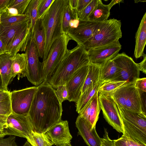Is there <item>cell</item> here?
<instances>
[{
	"instance_id": "9c48e42d",
	"label": "cell",
	"mask_w": 146,
	"mask_h": 146,
	"mask_svg": "<svg viewBox=\"0 0 146 146\" xmlns=\"http://www.w3.org/2000/svg\"><path fill=\"white\" fill-rule=\"evenodd\" d=\"M34 131L28 115L12 113L8 117L2 132L5 135H14L27 139Z\"/></svg>"
},
{
	"instance_id": "ac0fdd59",
	"label": "cell",
	"mask_w": 146,
	"mask_h": 146,
	"mask_svg": "<svg viewBox=\"0 0 146 146\" xmlns=\"http://www.w3.org/2000/svg\"><path fill=\"white\" fill-rule=\"evenodd\" d=\"M30 18L25 21L13 25L4 26L0 24V38L6 50L15 38L28 26Z\"/></svg>"
},
{
	"instance_id": "9f6ffc18",
	"label": "cell",
	"mask_w": 146,
	"mask_h": 146,
	"mask_svg": "<svg viewBox=\"0 0 146 146\" xmlns=\"http://www.w3.org/2000/svg\"><path fill=\"white\" fill-rule=\"evenodd\" d=\"M4 91L3 88H0V93L4 92Z\"/></svg>"
},
{
	"instance_id": "7bdbcfd3",
	"label": "cell",
	"mask_w": 146,
	"mask_h": 146,
	"mask_svg": "<svg viewBox=\"0 0 146 146\" xmlns=\"http://www.w3.org/2000/svg\"><path fill=\"white\" fill-rule=\"evenodd\" d=\"M92 1V0H78L76 10L77 14L80 13Z\"/></svg>"
},
{
	"instance_id": "7c38bea8",
	"label": "cell",
	"mask_w": 146,
	"mask_h": 146,
	"mask_svg": "<svg viewBox=\"0 0 146 146\" xmlns=\"http://www.w3.org/2000/svg\"><path fill=\"white\" fill-rule=\"evenodd\" d=\"M100 106L104 119L117 131L123 133L121 119L115 102L111 96L98 93Z\"/></svg>"
},
{
	"instance_id": "f546056e",
	"label": "cell",
	"mask_w": 146,
	"mask_h": 146,
	"mask_svg": "<svg viewBox=\"0 0 146 146\" xmlns=\"http://www.w3.org/2000/svg\"><path fill=\"white\" fill-rule=\"evenodd\" d=\"M100 110L98 92L91 101L89 116L87 121L91 125L92 128L96 126V123L98 119Z\"/></svg>"
},
{
	"instance_id": "8992f818",
	"label": "cell",
	"mask_w": 146,
	"mask_h": 146,
	"mask_svg": "<svg viewBox=\"0 0 146 146\" xmlns=\"http://www.w3.org/2000/svg\"><path fill=\"white\" fill-rule=\"evenodd\" d=\"M121 22L114 18L101 22L93 36L83 45L87 50L119 40L122 36Z\"/></svg>"
},
{
	"instance_id": "cb8c5ba5",
	"label": "cell",
	"mask_w": 146,
	"mask_h": 146,
	"mask_svg": "<svg viewBox=\"0 0 146 146\" xmlns=\"http://www.w3.org/2000/svg\"><path fill=\"white\" fill-rule=\"evenodd\" d=\"M10 93L8 91L0 93V124L3 127L12 113Z\"/></svg>"
},
{
	"instance_id": "f35d334b",
	"label": "cell",
	"mask_w": 146,
	"mask_h": 146,
	"mask_svg": "<svg viewBox=\"0 0 146 146\" xmlns=\"http://www.w3.org/2000/svg\"><path fill=\"white\" fill-rule=\"evenodd\" d=\"M54 89V92L61 103L68 100V95L66 85L58 86Z\"/></svg>"
},
{
	"instance_id": "5bb4252c",
	"label": "cell",
	"mask_w": 146,
	"mask_h": 146,
	"mask_svg": "<svg viewBox=\"0 0 146 146\" xmlns=\"http://www.w3.org/2000/svg\"><path fill=\"white\" fill-rule=\"evenodd\" d=\"M79 20L77 27L70 29L66 34L70 40L75 41L77 45H83L93 36L101 22Z\"/></svg>"
},
{
	"instance_id": "e575fe53",
	"label": "cell",
	"mask_w": 146,
	"mask_h": 146,
	"mask_svg": "<svg viewBox=\"0 0 146 146\" xmlns=\"http://www.w3.org/2000/svg\"><path fill=\"white\" fill-rule=\"evenodd\" d=\"M31 1L10 0L7 8H14L18 11L19 15L23 14Z\"/></svg>"
},
{
	"instance_id": "ee69618b",
	"label": "cell",
	"mask_w": 146,
	"mask_h": 146,
	"mask_svg": "<svg viewBox=\"0 0 146 146\" xmlns=\"http://www.w3.org/2000/svg\"><path fill=\"white\" fill-rule=\"evenodd\" d=\"M143 60L140 63H137L140 71L146 74V55L143 53L142 54Z\"/></svg>"
},
{
	"instance_id": "1f68e13d",
	"label": "cell",
	"mask_w": 146,
	"mask_h": 146,
	"mask_svg": "<svg viewBox=\"0 0 146 146\" xmlns=\"http://www.w3.org/2000/svg\"><path fill=\"white\" fill-rule=\"evenodd\" d=\"M75 19H79L77 13L71 9L68 2L64 8L62 16V28L64 33L66 34L70 29L69 22L71 20Z\"/></svg>"
},
{
	"instance_id": "44dd1931",
	"label": "cell",
	"mask_w": 146,
	"mask_h": 146,
	"mask_svg": "<svg viewBox=\"0 0 146 146\" xmlns=\"http://www.w3.org/2000/svg\"><path fill=\"white\" fill-rule=\"evenodd\" d=\"M12 56L7 52L0 55V74L3 87L5 91H8L7 86L11 79Z\"/></svg>"
},
{
	"instance_id": "4dcf8cb0",
	"label": "cell",
	"mask_w": 146,
	"mask_h": 146,
	"mask_svg": "<svg viewBox=\"0 0 146 146\" xmlns=\"http://www.w3.org/2000/svg\"><path fill=\"white\" fill-rule=\"evenodd\" d=\"M30 18L25 14L11 15L1 12L0 15V24L3 26H8L27 20Z\"/></svg>"
},
{
	"instance_id": "b9f144b4",
	"label": "cell",
	"mask_w": 146,
	"mask_h": 146,
	"mask_svg": "<svg viewBox=\"0 0 146 146\" xmlns=\"http://www.w3.org/2000/svg\"><path fill=\"white\" fill-rule=\"evenodd\" d=\"M104 132L103 137L101 138V146H114L113 141L110 138L107 129L105 128Z\"/></svg>"
},
{
	"instance_id": "681fc988",
	"label": "cell",
	"mask_w": 146,
	"mask_h": 146,
	"mask_svg": "<svg viewBox=\"0 0 146 146\" xmlns=\"http://www.w3.org/2000/svg\"><path fill=\"white\" fill-rule=\"evenodd\" d=\"M6 52V49L3 43L0 38V55Z\"/></svg>"
},
{
	"instance_id": "ffe728a7",
	"label": "cell",
	"mask_w": 146,
	"mask_h": 146,
	"mask_svg": "<svg viewBox=\"0 0 146 146\" xmlns=\"http://www.w3.org/2000/svg\"><path fill=\"white\" fill-rule=\"evenodd\" d=\"M28 75V63L27 54L26 53L16 54L12 57L11 79L17 76V78L19 80L20 78L27 77Z\"/></svg>"
},
{
	"instance_id": "bcb514c9",
	"label": "cell",
	"mask_w": 146,
	"mask_h": 146,
	"mask_svg": "<svg viewBox=\"0 0 146 146\" xmlns=\"http://www.w3.org/2000/svg\"><path fill=\"white\" fill-rule=\"evenodd\" d=\"M10 0H0V12H2L7 8Z\"/></svg>"
},
{
	"instance_id": "5b68a950",
	"label": "cell",
	"mask_w": 146,
	"mask_h": 146,
	"mask_svg": "<svg viewBox=\"0 0 146 146\" xmlns=\"http://www.w3.org/2000/svg\"><path fill=\"white\" fill-rule=\"evenodd\" d=\"M116 104L121 117L123 135L146 145V115L125 110Z\"/></svg>"
},
{
	"instance_id": "f907efd6",
	"label": "cell",
	"mask_w": 146,
	"mask_h": 146,
	"mask_svg": "<svg viewBox=\"0 0 146 146\" xmlns=\"http://www.w3.org/2000/svg\"><path fill=\"white\" fill-rule=\"evenodd\" d=\"M123 1L122 0H112L111 2L108 5V6L110 10L111 7L115 5L120 3H123Z\"/></svg>"
},
{
	"instance_id": "52a82bcc",
	"label": "cell",
	"mask_w": 146,
	"mask_h": 146,
	"mask_svg": "<svg viewBox=\"0 0 146 146\" xmlns=\"http://www.w3.org/2000/svg\"><path fill=\"white\" fill-rule=\"evenodd\" d=\"M70 40L67 34H64L52 44L46 60L42 64L43 83H47L64 57Z\"/></svg>"
},
{
	"instance_id": "603a6c76",
	"label": "cell",
	"mask_w": 146,
	"mask_h": 146,
	"mask_svg": "<svg viewBox=\"0 0 146 146\" xmlns=\"http://www.w3.org/2000/svg\"><path fill=\"white\" fill-rule=\"evenodd\" d=\"M101 66L90 62L88 73L82 90V94L87 89L96 85L100 81Z\"/></svg>"
},
{
	"instance_id": "816d5d0a",
	"label": "cell",
	"mask_w": 146,
	"mask_h": 146,
	"mask_svg": "<svg viewBox=\"0 0 146 146\" xmlns=\"http://www.w3.org/2000/svg\"><path fill=\"white\" fill-rule=\"evenodd\" d=\"M5 136L2 131L0 130V139L3 138Z\"/></svg>"
},
{
	"instance_id": "db71d44e",
	"label": "cell",
	"mask_w": 146,
	"mask_h": 146,
	"mask_svg": "<svg viewBox=\"0 0 146 146\" xmlns=\"http://www.w3.org/2000/svg\"><path fill=\"white\" fill-rule=\"evenodd\" d=\"M23 146H32L28 142L26 141Z\"/></svg>"
},
{
	"instance_id": "ba28073f",
	"label": "cell",
	"mask_w": 146,
	"mask_h": 146,
	"mask_svg": "<svg viewBox=\"0 0 146 146\" xmlns=\"http://www.w3.org/2000/svg\"><path fill=\"white\" fill-rule=\"evenodd\" d=\"M25 53L28 63L27 79L33 84L37 86L43 82L42 64L39 60L38 50L32 31Z\"/></svg>"
},
{
	"instance_id": "7a4b0ae2",
	"label": "cell",
	"mask_w": 146,
	"mask_h": 146,
	"mask_svg": "<svg viewBox=\"0 0 146 146\" xmlns=\"http://www.w3.org/2000/svg\"><path fill=\"white\" fill-rule=\"evenodd\" d=\"M90 62L87 50L83 45H77L71 50L67 49L47 83L54 89L65 85L76 71Z\"/></svg>"
},
{
	"instance_id": "d6a6232c",
	"label": "cell",
	"mask_w": 146,
	"mask_h": 146,
	"mask_svg": "<svg viewBox=\"0 0 146 146\" xmlns=\"http://www.w3.org/2000/svg\"><path fill=\"white\" fill-rule=\"evenodd\" d=\"M41 0H31L24 14L30 17L33 31L38 20V9Z\"/></svg>"
},
{
	"instance_id": "9a60e30c",
	"label": "cell",
	"mask_w": 146,
	"mask_h": 146,
	"mask_svg": "<svg viewBox=\"0 0 146 146\" xmlns=\"http://www.w3.org/2000/svg\"><path fill=\"white\" fill-rule=\"evenodd\" d=\"M52 145L68 146L70 145L72 139L69 128L68 122L62 120L54 124L45 133Z\"/></svg>"
},
{
	"instance_id": "74e56055",
	"label": "cell",
	"mask_w": 146,
	"mask_h": 146,
	"mask_svg": "<svg viewBox=\"0 0 146 146\" xmlns=\"http://www.w3.org/2000/svg\"><path fill=\"white\" fill-rule=\"evenodd\" d=\"M54 0H41L38 9V19H41L48 11Z\"/></svg>"
},
{
	"instance_id": "2e32d148",
	"label": "cell",
	"mask_w": 146,
	"mask_h": 146,
	"mask_svg": "<svg viewBox=\"0 0 146 146\" xmlns=\"http://www.w3.org/2000/svg\"><path fill=\"white\" fill-rule=\"evenodd\" d=\"M88 69V65L80 68L66 84L68 95V100L69 101L76 103L80 98Z\"/></svg>"
},
{
	"instance_id": "836d02e7",
	"label": "cell",
	"mask_w": 146,
	"mask_h": 146,
	"mask_svg": "<svg viewBox=\"0 0 146 146\" xmlns=\"http://www.w3.org/2000/svg\"><path fill=\"white\" fill-rule=\"evenodd\" d=\"M126 82L118 81H109L103 83L99 88L98 93L106 94L123 85Z\"/></svg>"
},
{
	"instance_id": "d4e9b609",
	"label": "cell",
	"mask_w": 146,
	"mask_h": 146,
	"mask_svg": "<svg viewBox=\"0 0 146 146\" xmlns=\"http://www.w3.org/2000/svg\"><path fill=\"white\" fill-rule=\"evenodd\" d=\"M103 83L100 80L95 86L90 88L82 94L76 103V111L79 114L99 92V88Z\"/></svg>"
},
{
	"instance_id": "83f0119b",
	"label": "cell",
	"mask_w": 146,
	"mask_h": 146,
	"mask_svg": "<svg viewBox=\"0 0 146 146\" xmlns=\"http://www.w3.org/2000/svg\"><path fill=\"white\" fill-rule=\"evenodd\" d=\"M119 70L112 60L101 66L100 80L103 83L111 81L119 72Z\"/></svg>"
},
{
	"instance_id": "484cf974",
	"label": "cell",
	"mask_w": 146,
	"mask_h": 146,
	"mask_svg": "<svg viewBox=\"0 0 146 146\" xmlns=\"http://www.w3.org/2000/svg\"><path fill=\"white\" fill-rule=\"evenodd\" d=\"M32 32L33 34L39 57L43 59L44 53L45 34L41 19H38L34 29Z\"/></svg>"
},
{
	"instance_id": "11a10c76",
	"label": "cell",
	"mask_w": 146,
	"mask_h": 146,
	"mask_svg": "<svg viewBox=\"0 0 146 146\" xmlns=\"http://www.w3.org/2000/svg\"><path fill=\"white\" fill-rule=\"evenodd\" d=\"M134 1H135V3H138L139 2H145L146 1L145 0H134Z\"/></svg>"
},
{
	"instance_id": "6da1fadb",
	"label": "cell",
	"mask_w": 146,
	"mask_h": 146,
	"mask_svg": "<svg viewBox=\"0 0 146 146\" xmlns=\"http://www.w3.org/2000/svg\"><path fill=\"white\" fill-rule=\"evenodd\" d=\"M37 86L28 115L34 131L45 133L61 120L62 104L48 83Z\"/></svg>"
},
{
	"instance_id": "3957f363",
	"label": "cell",
	"mask_w": 146,
	"mask_h": 146,
	"mask_svg": "<svg viewBox=\"0 0 146 146\" xmlns=\"http://www.w3.org/2000/svg\"><path fill=\"white\" fill-rule=\"evenodd\" d=\"M68 0H54L41 19L45 34L44 53L42 62L46 59L54 41L64 34L62 19Z\"/></svg>"
},
{
	"instance_id": "e0dca14e",
	"label": "cell",
	"mask_w": 146,
	"mask_h": 146,
	"mask_svg": "<svg viewBox=\"0 0 146 146\" xmlns=\"http://www.w3.org/2000/svg\"><path fill=\"white\" fill-rule=\"evenodd\" d=\"M75 124L78 130V134L82 137L88 146H101V138L97 133L96 126L92 128L88 122L79 115Z\"/></svg>"
},
{
	"instance_id": "d6986e66",
	"label": "cell",
	"mask_w": 146,
	"mask_h": 146,
	"mask_svg": "<svg viewBox=\"0 0 146 146\" xmlns=\"http://www.w3.org/2000/svg\"><path fill=\"white\" fill-rule=\"evenodd\" d=\"M32 31L31 21L28 26L14 40L7 48L6 52L13 56L20 51H25Z\"/></svg>"
},
{
	"instance_id": "4316f807",
	"label": "cell",
	"mask_w": 146,
	"mask_h": 146,
	"mask_svg": "<svg viewBox=\"0 0 146 146\" xmlns=\"http://www.w3.org/2000/svg\"><path fill=\"white\" fill-rule=\"evenodd\" d=\"M110 15V9L108 5L103 4L101 0H98L95 9L89 16L88 20L101 22L106 21Z\"/></svg>"
},
{
	"instance_id": "7dc6e473",
	"label": "cell",
	"mask_w": 146,
	"mask_h": 146,
	"mask_svg": "<svg viewBox=\"0 0 146 146\" xmlns=\"http://www.w3.org/2000/svg\"><path fill=\"white\" fill-rule=\"evenodd\" d=\"M80 22L79 19H72L70 20L69 25L70 29L76 28L78 26Z\"/></svg>"
},
{
	"instance_id": "c3c4849f",
	"label": "cell",
	"mask_w": 146,
	"mask_h": 146,
	"mask_svg": "<svg viewBox=\"0 0 146 146\" xmlns=\"http://www.w3.org/2000/svg\"><path fill=\"white\" fill-rule=\"evenodd\" d=\"M78 0H68V4L71 9L75 12H76V8Z\"/></svg>"
},
{
	"instance_id": "d590c367",
	"label": "cell",
	"mask_w": 146,
	"mask_h": 146,
	"mask_svg": "<svg viewBox=\"0 0 146 146\" xmlns=\"http://www.w3.org/2000/svg\"><path fill=\"white\" fill-rule=\"evenodd\" d=\"M113 141L114 146H146L123 135L119 138Z\"/></svg>"
},
{
	"instance_id": "680465c9",
	"label": "cell",
	"mask_w": 146,
	"mask_h": 146,
	"mask_svg": "<svg viewBox=\"0 0 146 146\" xmlns=\"http://www.w3.org/2000/svg\"><path fill=\"white\" fill-rule=\"evenodd\" d=\"M71 146V145H69V146Z\"/></svg>"
},
{
	"instance_id": "ab89813d",
	"label": "cell",
	"mask_w": 146,
	"mask_h": 146,
	"mask_svg": "<svg viewBox=\"0 0 146 146\" xmlns=\"http://www.w3.org/2000/svg\"><path fill=\"white\" fill-rule=\"evenodd\" d=\"M15 136H10L4 139H0V146H18L15 141Z\"/></svg>"
},
{
	"instance_id": "6f0895ef",
	"label": "cell",
	"mask_w": 146,
	"mask_h": 146,
	"mask_svg": "<svg viewBox=\"0 0 146 146\" xmlns=\"http://www.w3.org/2000/svg\"><path fill=\"white\" fill-rule=\"evenodd\" d=\"M3 126L0 124V130L2 131L3 129Z\"/></svg>"
},
{
	"instance_id": "7402d4cb",
	"label": "cell",
	"mask_w": 146,
	"mask_h": 146,
	"mask_svg": "<svg viewBox=\"0 0 146 146\" xmlns=\"http://www.w3.org/2000/svg\"><path fill=\"white\" fill-rule=\"evenodd\" d=\"M135 45L134 52L135 58L142 56L146 43V13L144 14L136 33Z\"/></svg>"
},
{
	"instance_id": "91938a15",
	"label": "cell",
	"mask_w": 146,
	"mask_h": 146,
	"mask_svg": "<svg viewBox=\"0 0 146 146\" xmlns=\"http://www.w3.org/2000/svg\"><path fill=\"white\" fill-rule=\"evenodd\" d=\"M0 14H1V13L0 12Z\"/></svg>"
},
{
	"instance_id": "8d00e7d4",
	"label": "cell",
	"mask_w": 146,
	"mask_h": 146,
	"mask_svg": "<svg viewBox=\"0 0 146 146\" xmlns=\"http://www.w3.org/2000/svg\"><path fill=\"white\" fill-rule=\"evenodd\" d=\"M98 0H92L87 6L78 15L80 20H88V17L96 8Z\"/></svg>"
},
{
	"instance_id": "f1b7e54d",
	"label": "cell",
	"mask_w": 146,
	"mask_h": 146,
	"mask_svg": "<svg viewBox=\"0 0 146 146\" xmlns=\"http://www.w3.org/2000/svg\"><path fill=\"white\" fill-rule=\"evenodd\" d=\"M32 146H52L51 142L45 133H39L34 131L27 139Z\"/></svg>"
},
{
	"instance_id": "4fadbf2b",
	"label": "cell",
	"mask_w": 146,
	"mask_h": 146,
	"mask_svg": "<svg viewBox=\"0 0 146 146\" xmlns=\"http://www.w3.org/2000/svg\"><path fill=\"white\" fill-rule=\"evenodd\" d=\"M121 48V45L117 40L102 46L87 50L90 62L101 66L114 58Z\"/></svg>"
},
{
	"instance_id": "8fae6325",
	"label": "cell",
	"mask_w": 146,
	"mask_h": 146,
	"mask_svg": "<svg viewBox=\"0 0 146 146\" xmlns=\"http://www.w3.org/2000/svg\"><path fill=\"white\" fill-rule=\"evenodd\" d=\"M37 88L35 86L10 92L12 113L28 115Z\"/></svg>"
},
{
	"instance_id": "f5cc1de1",
	"label": "cell",
	"mask_w": 146,
	"mask_h": 146,
	"mask_svg": "<svg viewBox=\"0 0 146 146\" xmlns=\"http://www.w3.org/2000/svg\"><path fill=\"white\" fill-rule=\"evenodd\" d=\"M0 88H3L2 79L0 74Z\"/></svg>"
},
{
	"instance_id": "277c9868",
	"label": "cell",
	"mask_w": 146,
	"mask_h": 146,
	"mask_svg": "<svg viewBox=\"0 0 146 146\" xmlns=\"http://www.w3.org/2000/svg\"><path fill=\"white\" fill-rule=\"evenodd\" d=\"M104 95L111 97L117 104L125 110L146 115L141 95L136 86L135 81L127 82L113 91Z\"/></svg>"
},
{
	"instance_id": "30bf717a",
	"label": "cell",
	"mask_w": 146,
	"mask_h": 146,
	"mask_svg": "<svg viewBox=\"0 0 146 146\" xmlns=\"http://www.w3.org/2000/svg\"><path fill=\"white\" fill-rule=\"evenodd\" d=\"M112 60L119 68V71L111 81L132 82L139 78L140 71L137 63L124 52L118 53Z\"/></svg>"
},
{
	"instance_id": "f6af8a7d",
	"label": "cell",
	"mask_w": 146,
	"mask_h": 146,
	"mask_svg": "<svg viewBox=\"0 0 146 146\" xmlns=\"http://www.w3.org/2000/svg\"><path fill=\"white\" fill-rule=\"evenodd\" d=\"M2 12H4L9 15H19L18 11L16 9L13 8H7Z\"/></svg>"
},
{
	"instance_id": "60d3db41",
	"label": "cell",
	"mask_w": 146,
	"mask_h": 146,
	"mask_svg": "<svg viewBox=\"0 0 146 146\" xmlns=\"http://www.w3.org/2000/svg\"><path fill=\"white\" fill-rule=\"evenodd\" d=\"M136 86L141 95L146 92V78H138L135 81Z\"/></svg>"
}]
</instances>
